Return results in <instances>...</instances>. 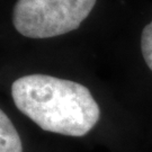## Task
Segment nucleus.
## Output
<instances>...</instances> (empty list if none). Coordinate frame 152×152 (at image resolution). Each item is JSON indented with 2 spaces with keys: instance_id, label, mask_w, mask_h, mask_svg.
I'll use <instances>...</instances> for the list:
<instances>
[{
  "instance_id": "obj_1",
  "label": "nucleus",
  "mask_w": 152,
  "mask_h": 152,
  "mask_svg": "<svg viewBox=\"0 0 152 152\" xmlns=\"http://www.w3.org/2000/svg\"><path fill=\"white\" fill-rule=\"evenodd\" d=\"M16 107L42 130L83 136L95 127L100 108L87 87L76 81L34 73L11 85Z\"/></svg>"
},
{
  "instance_id": "obj_2",
  "label": "nucleus",
  "mask_w": 152,
  "mask_h": 152,
  "mask_svg": "<svg viewBox=\"0 0 152 152\" xmlns=\"http://www.w3.org/2000/svg\"><path fill=\"white\" fill-rule=\"evenodd\" d=\"M97 0H17L12 24L20 35L50 38L72 32L89 16Z\"/></svg>"
},
{
  "instance_id": "obj_3",
  "label": "nucleus",
  "mask_w": 152,
  "mask_h": 152,
  "mask_svg": "<svg viewBox=\"0 0 152 152\" xmlns=\"http://www.w3.org/2000/svg\"><path fill=\"white\" fill-rule=\"evenodd\" d=\"M0 152H23L20 136L4 110L0 112Z\"/></svg>"
},
{
  "instance_id": "obj_4",
  "label": "nucleus",
  "mask_w": 152,
  "mask_h": 152,
  "mask_svg": "<svg viewBox=\"0 0 152 152\" xmlns=\"http://www.w3.org/2000/svg\"><path fill=\"white\" fill-rule=\"evenodd\" d=\"M141 51L145 63L152 71V22L149 23L142 31Z\"/></svg>"
}]
</instances>
